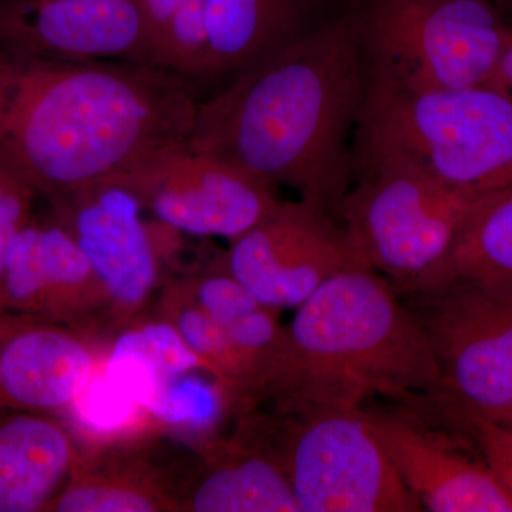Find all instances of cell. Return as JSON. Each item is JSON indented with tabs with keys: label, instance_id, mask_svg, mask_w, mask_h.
Masks as SVG:
<instances>
[{
	"label": "cell",
	"instance_id": "cell-1",
	"mask_svg": "<svg viewBox=\"0 0 512 512\" xmlns=\"http://www.w3.org/2000/svg\"><path fill=\"white\" fill-rule=\"evenodd\" d=\"M200 89L153 64L0 49V173L47 201L188 140Z\"/></svg>",
	"mask_w": 512,
	"mask_h": 512
},
{
	"label": "cell",
	"instance_id": "cell-2",
	"mask_svg": "<svg viewBox=\"0 0 512 512\" xmlns=\"http://www.w3.org/2000/svg\"><path fill=\"white\" fill-rule=\"evenodd\" d=\"M366 86L348 5L200 101L187 143L336 215Z\"/></svg>",
	"mask_w": 512,
	"mask_h": 512
},
{
	"label": "cell",
	"instance_id": "cell-3",
	"mask_svg": "<svg viewBox=\"0 0 512 512\" xmlns=\"http://www.w3.org/2000/svg\"><path fill=\"white\" fill-rule=\"evenodd\" d=\"M441 375L419 320L372 268L333 276L296 308L264 400L279 414L362 410L376 396L439 397Z\"/></svg>",
	"mask_w": 512,
	"mask_h": 512
},
{
	"label": "cell",
	"instance_id": "cell-4",
	"mask_svg": "<svg viewBox=\"0 0 512 512\" xmlns=\"http://www.w3.org/2000/svg\"><path fill=\"white\" fill-rule=\"evenodd\" d=\"M357 158L409 165L477 194L512 188V97L493 86L413 92L367 77Z\"/></svg>",
	"mask_w": 512,
	"mask_h": 512
},
{
	"label": "cell",
	"instance_id": "cell-5",
	"mask_svg": "<svg viewBox=\"0 0 512 512\" xmlns=\"http://www.w3.org/2000/svg\"><path fill=\"white\" fill-rule=\"evenodd\" d=\"M369 79L440 92L488 86L512 43L490 0H350Z\"/></svg>",
	"mask_w": 512,
	"mask_h": 512
},
{
	"label": "cell",
	"instance_id": "cell-6",
	"mask_svg": "<svg viewBox=\"0 0 512 512\" xmlns=\"http://www.w3.org/2000/svg\"><path fill=\"white\" fill-rule=\"evenodd\" d=\"M353 165L336 217L367 265L397 292H410L447 258L487 194L458 190L409 165L372 158Z\"/></svg>",
	"mask_w": 512,
	"mask_h": 512
},
{
	"label": "cell",
	"instance_id": "cell-7",
	"mask_svg": "<svg viewBox=\"0 0 512 512\" xmlns=\"http://www.w3.org/2000/svg\"><path fill=\"white\" fill-rule=\"evenodd\" d=\"M278 416L244 414L276 440L239 437L281 464L301 512L424 511L377 439L365 410Z\"/></svg>",
	"mask_w": 512,
	"mask_h": 512
},
{
	"label": "cell",
	"instance_id": "cell-8",
	"mask_svg": "<svg viewBox=\"0 0 512 512\" xmlns=\"http://www.w3.org/2000/svg\"><path fill=\"white\" fill-rule=\"evenodd\" d=\"M407 295L439 365L441 402L461 416L512 413V291L450 281Z\"/></svg>",
	"mask_w": 512,
	"mask_h": 512
},
{
	"label": "cell",
	"instance_id": "cell-9",
	"mask_svg": "<svg viewBox=\"0 0 512 512\" xmlns=\"http://www.w3.org/2000/svg\"><path fill=\"white\" fill-rule=\"evenodd\" d=\"M110 180L133 192L144 211L192 237L234 241L278 204V188L245 168L201 153L187 140L151 151Z\"/></svg>",
	"mask_w": 512,
	"mask_h": 512
},
{
	"label": "cell",
	"instance_id": "cell-10",
	"mask_svg": "<svg viewBox=\"0 0 512 512\" xmlns=\"http://www.w3.org/2000/svg\"><path fill=\"white\" fill-rule=\"evenodd\" d=\"M220 266L279 311L298 308L333 276L370 268L339 218L303 200H279L231 241Z\"/></svg>",
	"mask_w": 512,
	"mask_h": 512
},
{
	"label": "cell",
	"instance_id": "cell-11",
	"mask_svg": "<svg viewBox=\"0 0 512 512\" xmlns=\"http://www.w3.org/2000/svg\"><path fill=\"white\" fill-rule=\"evenodd\" d=\"M49 202L53 220L72 235L106 289L116 336L143 318L160 284L161 258L143 205L114 180Z\"/></svg>",
	"mask_w": 512,
	"mask_h": 512
},
{
	"label": "cell",
	"instance_id": "cell-12",
	"mask_svg": "<svg viewBox=\"0 0 512 512\" xmlns=\"http://www.w3.org/2000/svg\"><path fill=\"white\" fill-rule=\"evenodd\" d=\"M3 305L42 322L114 338L109 295L72 235L55 220H30L13 239Z\"/></svg>",
	"mask_w": 512,
	"mask_h": 512
},
{
	"label": "cell",
	"instance_id": "cell-13",
	"mask_svg": "<svg viewBox=\"0 0 512 512\" xmlns=\"http://www.w3.org/2000/svg\"><path fill=\"white\" fill-rule=\"evenodd\" d=\"M0 49L150 64L136 0H0Z\"/></svg>",
	"mask_w": 512,
	"mask_h": 512
},
{
	"label": "cell",
	"instance_id": "cell-14",
	"mask_svg": "<svg viewBox=\"0 0 512 512\" xmlns=\"http://www.w3.org/2000/svg\"><path fill=\"white\" fill-rule=\"evenodd\" d=\"M407 490L430 512H512L483 457L476 458L407 417L366 413Z\"/></svg>",
	"mask_w": 512,
	"mask_h": 512
},
{
	"label": "cell",
	"instance_id": "cell-15",
	"mask_svg": "<svg viewBox=\"0 0 512 512\" xmlns=\"http://www.w3.org/2000/svg\"><path fill=\"white\" fill-rule=\"evenodd\" d=\"M104 339L36 322L0 348V412L64 414L106 360Z\"/></svg>",
	"mask_w": 512,
	"mask_h": 512
},
{
	"label": "cell",
	"instance_id": "cell-16",
	"mask_svg": "<svg viewBox=\"0 0 512 512\" xmlns=\"http://www.w3.org/2000/svg\"><path fill=\"white\" fill-rule=\"evenodd\" d=\"M343 8L345 0H207V86L221 89Z\"/></svg>",
	"mask_w": 512,
	"mask_h": 512
},
{
	"label": "cell",
	"instance_id": "cell-17",
	"mask_svg": "<svg viewBox=\"0 0 512 512\" xmlns=\"http://www.w3.org/2000/svg\"><path fill=\"white\" fill-rule=\"evenodd\" d=\"M204 440L198 467L175 497L181 512H301L281 464L239 439Z\"/></svg>",
	"mask_w": 512,
	"mask_h": 512
},
{
	"label": "cell",
	"instance_id": "cell-18",
	"mask_svg": "<svg viewBox=\"0 0 512 512\" xmlns=\"http://www.w3.org/2000/svg\"><path fill=\"white\" fill-rule=\"evenodd\" d=\"M76 453L59 417L0 412V512H45L69 480Z\"/></svg>",
	"mask_w": 512,
	"mask_h": 512
},
{
	"label": "cell",
	"instance_id": "cell-19",
	"mask_svg": "<svg viewBox=\"0 0 512 512\" xmlns=\"http://www.w3.org/2000/svg\"><path fill=\"white\" fill-rule=\"evenodd\" d=\"M45 512H180L167 473L124 444L79 450L69 480Z\"/></svg>",
	"mask_w": 512,
	"mask_h": 512
},
{
	"label": "cell",
	"instance_id": "cell-20",
	"mask_svg": "<svg viewBox=\"0 0 512 512\" xmlns=\"http://www.w3.org/2000/svg\"><path fill=\"white\" fill-rule=\"evenodd\" d=\"M157 318L170 323L188 348L207 363L229 406L241 416L264 400L261 370L232 342L220 323L195 302L183 276L165 282L158 299Z\"/></svg>",
	"mask_w": 512,
	"mask_h": 512
},
{
	"label": "cell",
	"instance_id": "cell-21",
	"mask_svg": "<svg viewBox=\"0 0 512 512\" xmlns=\"http://www.w3.org/2000/svg\"><path fill=\"white\" fill-rule=\"evenodd\" d=\"M450 281L512 291V188L485 195L447 258L407 293L426 291Z\"/></svg>",
	"mask_w": 512,
	"mask_h": 512
},
{
	"label": "cell",
	"instance_id": "cell-22",
	"mask_svg": "<svg viewBox=\"0 0 512 512\" xmlns=\"http://www.w3.org/2000/svg\"><path fill=\"white\" fill-rule=\"evenodd\" d=\"M36 197V192L28 185L0 173V311H6L3 286L10 247L20 229L32 220Z\"/></svg>",
	"mask_w": 512,
	"mask_h": 512
},
{
	"label": "cell",
	"instance_id": "cell-23",
	"mask_svg": "<svg viewBox=\"0 0 512 512\" xmlns=\"http://www.w3.org/2000/svg\"><path fill=\"white\" fill-rule=\"evenodd\" d=\"M473 430L481 457L512 495V426L480 416H463Z\"/></svg>",
	"mask_w": 512,
	"mask_h": 512
},
{
	"label": "cell",
	"instance_id": "cell-24",
	"mask_svg": "<svg viewBox=\"0 0 512 512\" xmlns=\"http://www.w3.org/2000/svg\"><path fill=\"white\" fill-rule=\"evenodd\" d=\"M146 26L148 63L154 64L181 0H136Z\"/></svg>",
	"mask_w": 512,
	"mask_h": 512
},
{
	"label": "cell",
	"instance_id": "cell-25",
	"mask_svg": "<svg viewBox=\"0 0 512 512\" xmlns=\"http://www.w3.org/2000/svg\"><path fill=\"white\" fill-rule=\"evenodd\" d=\"M36 322H42V320L33 316L20 315V313L0 311V348L19 330Z\"/></svg>",
	"mask_w": 512,
	"mask_h": 512
},
{
	"label": "cell",
	"instance_id": "cell-26",
	"mask_svg": "<svg viewBox=\"0 0 512 512\" xmlns=\"http://www.w3.org/2000/svg\"><path fill=\"white\" fill-rule=\"evenodd\" d=\"M488 86L497 87L505 93L512 92V43L505 49L501 56L497 70H495L493 79Z\"/></svg>",
	"mask_w": 512,
	"mask_h": 512
},
{
	"label": "cell",
	"instance_id": "cell-27",
	"mask_svg": "<svg viewBox=\"0 0 512 512\" xmlns=\"http://www.w3.org/2000/svg\"><path fill=\"white\" fill-rule=\"evenodd\" d=\"M498 421H501V423L510 424V426H512V413L508 414V416H505L504 419Z\"/></svg>",
	"mask_w": 512,
	"mask_h": 512
},
{
	"label": "cell",
	"instance_id": "cell-28",
	"mask_svg": "<svg viewBox=\"0 0 512 512\" xmlns=\"http://www.w3.org/2000/svg\"><path fill=\"white\" fill-rule=\"evenodd\" d=\"M346 2H349V0H346Z\"/></svg>",
	"mask_w": 512,
	"mask_h": 512
}]
</instances>
